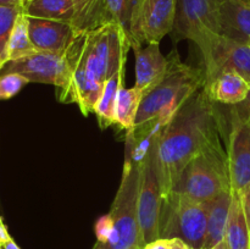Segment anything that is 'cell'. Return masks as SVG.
I'll return each mask as SVG.
<instances>
[{
	"label": "cell",
	"mask_w": 250,
	"mask_h": 249,
	"mask_svg": "<svg viewBox=\"0 0 250 249\" xmlns=\"http://www.w3.org/2000/svg\"><path fill=\"white\" fill-rule=\"evenodd\" d=\"M143 249H170V239L158 238L150 243L146 244Z\"/></svg>",
	"instance_id": "obj_31"
},
{
	"label": "cell",
	"mask_w": 250,
	"mask_h": 249,
	"mask_svg": "<svg viewBox=\"0 0 250 249\" xmlns=\"http://www.w3.org/2000/svg\"><path fill=\"white\" fill-rule=\"evenodd\" d=\"M0 5H22L21 0H0Z\"/></svg>",
	"instance_id": "obj_35"
},
{
	"label": "cell",
	"mask_w": 250,
	"mask_h": 249,
	"mask_svg": "<svg viewBox=\"0 0 250 249\" xmlns=\"http://www.w3.org/2000/svg\"><path fill=\"white\" fill-rule=\"evenodd\" d=\"M216 104L205 88H200L156 132L155 165L163 198L172 192L188 163L222 136Z\"/></svg>",
	"instance_id": "obj_1"
},
{
	"label": "cell",
	"mask_w": 250,
	"mask_h": 249,
	"mask_svg": "<svg viewBox=\"0 0 250 249\" xmlns=\"http://www.w3.org/2000/svg\"><path fill=\"white\" fill-rule=\"evenodd\" d=\"M204 88L215 103L233 106L246 100L250 83L234 71H220L205 77Z\"/></svg>",
	"instance_id": "obj_16"
},
{
	"label": "cell",
	"mask_w": 250,
	"mask_h": 249,
	"mask_svg": "<svg viewBox=\"0 0 250 249\" xmlns=\"http://www.w3.org/2000/svg\"><path fill=\"white\" fill-rule=\"evenodd\" d=\"M131 42L116 23H106L85 32L83 58L88 71L105 83L122 67H126Z\"/></svg>",
	"instance_id": "obj_6"
},
{
	"label": "cell",
	"mask_w": 250,
	"mask_h": 249,
	"mask_svg": "<svg viewBox=\"0 0 250 249\" xmlns=\"http://www.w3.org/2000/svg\"><path fill=\"white\" fill-rule=\"evenodd\" d=\"M167 60V70L164 78L142 99L134 129L166 126L178 109L204 87V68L182 62L176 51Z\"/></svg>",
	"instance_id": "obj_2"
},
{
	"label": "cell",
	"mask_w": 250,
	"mask_h": 249,
	"mask_svg": "<svg viewBox=\"0 0 250 249\" xmlns=\"http://www.w3.org/2000/svg\"><path fill=\"white\" fill-rule=\"evenodd\" d=\"M209 202H197L172 190L163 198L159 232L160 238H180L190 249H204Z\"/></svg>",
	"instance_id": "obj_5"
},
{
	"label": "cell",
	"mask_w": 250,
	"mask_h": 249,
	"mask_svg": "<svg viewBox=\"0 0 250 249\" xmlns=\"http://www.w3.org/2000/svg\"><path fill=\"white\" fill-rule=\"evenodd\" d=\"M125 68L126 67H122L121 70L117 71L105 82L102 97L95 106L94 114L97 115L98 122L102 128H107L112 124H116L115 109H116L120 89L125 87Z\"/></svg>",
	"instance_id": "obj_21"
},
{
	"label": "cell",
	"mask_w": 250,
	"mask_h": 249,
	"mask_svg": "<svg viewBox=\"0 0 250 249\" xmlns=\"http://www.w3.org/2000/svg\"><path fill=\"white\" fill-rule=\"evenodd\" d=\"M234 106L237 107V110L241 112L242 116H243L250 124V89H249L248 95H247L246 100H244L243 103H241V104L234 105Z\"/></svg>",
	"instance_id": "obj_30"
},
{
	"label": "cell",
	"mask_w": 250,
	"mask_h": 249,
	"mask_svg": "<svg viewBox=\"0 0 250 249\" xmlns=\"http://www.w3.org/2000/svg\"><path fill=\"white\" fill-rule=\"evenodd\" d=\"M177 0H141L133 29L131 48L143 43H160L175 24Z\"/></svg>",
	"instance_id": "obj_11"
},
{
	"label": "cell",
	"mask_w": 250,
	"mask_h": 249,
	"mask_svg": "<svg viewBox=\"0 0 250 249\" xmlns=\"http://www.w3.org/2000/svg\"><path fill=\"white\" fill-rule=\"evenodd\" d=\"M76 17L73 27L77 32L98 28L107 22L104 0H75Z\"/></svg>",
	"instance_id": "obj_23"
},
{
	"label": "cell",
	"mask_w": 250,
	"mask_h": 249,
	"mask_svg": "<svg viewBox=\"0 0 250 249\" xmlns=\"http://www.w3.org/2000/svg\"><path fill=\"white\" fill-rule=\"evenodd\" d=\"M141 158L136 154V144L131 133L127 134L126 155L121 182L109 214L114 221L111 236L106 242H95L92 249H143L141 239L137 200H138Z\"/></svg>",
	"instance_id": "obj_3"
},
{
	"label": "cell",
	"mask_w": 250,
	"mask_h": 249,
	"mask_svg": "<svg viewBox=\"0 0 250 249\" xmlns=\"http://www.w3.org/2000/svg\"><path fill=\"white\" fill-rule=\"evenodd\" d=\"M136 56V83L134 87L146 94L153 89L165 76L168 60L160 50L159 43H146L134 46Z\"/></svg>",
	"instance_id": "obj_15"
},
{
	"label": "cell",
	"mask_w": 250,
	"mask_h": 249,
	"mask_svg": "<svg viewBox=\"0 0 250 249\" xmlns=\"http://www.w3.org/2000/svg\"><path fill=\"white\" fill-rule=\"evenodd\" d=\"M85 32H78L77 37L66 51L71 67V82L67 102L77 104L84 116L94 112L95 106L102 97L105 83H100L92 76L85 66L83 58Z\"/></svg>",
	"instance_id": "obj_10"
},
{
	"label": "cell",
	"mask_w": 250,
	"mask_h": 249,
	"mask_svg": "<svg viewBox=\"0 0 250 249\" xmlns=\"http://www.w3.org/2000/svg\"><path fill=\"white\" fill-rule=\"evenodd\" d=\"M29 81L20 73H4L0 75V100L11 99Z\"/></svg>",
	"instance_id": "obj_27"
},
{
	"label": "cell",
	"mask_w": 250,
	"mask_h": 249,
	"mask_svg": "<svg viewBox=\"0 0 250 249\" xmlns=\"http://www.w3.org/2000/svg\"><path fill=\"white\" fill-rule=\"evenodd\" d=\"M143 97L144 93L134 85L132 88L122 87L120 89L115 109V119L120 128L127 132L133 131Z\"/></svg>",
	"instance_id": "obj_22"
},
{
	"label": "cell",
	"mask_w": 250,
	"mask_h": 249,
	"mask_svg": "<svg viewBox=\"0 0 250 249\" xmlns=\"http://www.w3.org/2000/svg\"><path fill=\"white\" fill-rule=\"evenodd\" d=\"M5 63H6V62H5V60H4V59H2V56L0 55V71H1V68L4 67Z\"/></svg>",
	"instance_id": "obj_37"
},
{
	"label": "cell",
	"mask_w": 250,
	"mask_h": 249,
	"mask_svg": "<svg viewBox=\"0 0 250 249\" xmlns=\"http://www.w3.org/2000/svg\"><path fill=\"white\" fill-rule=\"evenodd\" d=\"M227 159L232 192L239 193L250 185V124L234 105L231 109Z\"/></svg>",
	"instance_id": "obj_12"
},
{
	"label": "cell",
	"mask_w": 250,
	"mask_h": 249,
	"mask_svg": "<svg viewBox=\"0 0 250 249\" xmlns=\"http://www.w3.org/2000/svg\"><path fill=\"white\" fill-rule=\"evenodd\" d=\"M238 194L239 197H241L244 214H246V219H247V222H248V226L250 229V185L247 186L246 188H243Z\"/></svg>",
	"instance_id": "obj_29"
},
{
	"label": "cell",
	"mask_w": 250,
	"mask_h": 249,
	"mask_svg": "<svg viewBox=\"0 0 250 249\" xmlns=\"http://www.w3.org/2000/svg\"><path fill=\"white\" fill-rule=\"evenodd\" d=\"M112 228H114V221H112V217L110 214L103 215L102 217L97 220L94 226V232L95 237H97V242L99 243H104L109 239V237L111 236Z\"/></svg>",
	"instance_id": "obj_28"
},
{
	"label": "cell",
	"mask_w": 250,
	"mask_h": 249,
	"mask_svg": "<svg viewBox=\"0 0 250 249\" xmlns=\"http://www.w3.org/2000/svg\"><path fill=\"white\" fill-rule=\"evenodd\" d=\"M27 21L29 38L37 51L65 54L78 34L68 22L29 16H27Z\"/></svg>",
	"instance_id": "obj_14"
},
{
	"label": "cell",
	"mask_w": 250,
	"mask_h": 249,
	"mask_svg": "<svg viewBox=\"0 0 250 249\" xmlns=\"http://www.w3.org/2000/svg\"><path fill=\"white\" fill-rule=\"evenodd\" d=\"M232 198H233V193L232 190H229L210 200L204 249L212 248L217 243L225 241Z\"/></svg>",
	"instance_id": "obj_18"
},
{
	"label": "cell",
	"mask_w": 250,
	"mask_h": 249,
	"mask_svg": "<svg viewBox=\"0 0 250 249\" xmlns=\"http://www.w3.org/2000/svg\"><path fill=\"white\" fill-rule=\"evenodd\" d=\"M243 1H246V2H248V4H249V0H243Z\"/></svg>",
	"instance_id": "obj_39"
},
{
	"label": "cell",
	"mask_w": 250,
	"mask_h": 249,
	"mask_svg": "<svg viewBox=\"0 0 250 249\" xmlns=\"http://www.w3.org/2000/svg\"><path fill=\"white\" fill-rule=\"evenodd\" d=\"M173 190L197 202H209L232 190L227 150L222 145L221 137L188 163Z\"/></svg>",
	"instance_id": "obj_4"
},
{
	"label": "cell",
	"mask_w": 250,
	"mask_h": 249,
	"mask_svg": "<svg viewBox=\"0 0 250 249\" xmlns=\"http://www.w3.org/2000/svg\"><path fill=\"white\" fill-rule=\"evenodd\" d=\"M23 12L29 17L68 22L73 26L76 4L75 0H27Z\"/></svg>",
	"instance_id": "obj_20"
},
{
	"label": "cell",
	"mask_w": 250,
	"mask_h": 249,
	"mask_svg": "<svg viewBox=\"0 0 250 249\" xmlns=\"http://www.w3.org/2000/svg\"><path fill=\"white\" fill-rule=\"evenodd\" d=\"M36 51V48L29 38L27 16L24 15V12H22L17 17L16 23H15L11 36H10L9 45H7V61L19 60V59L31 55Z\"/></svg>",
	"instance_id": "obj_25"
},
{
	"label": "cell",
	"mask_w": 250,
	"mask_h": 249,
	"mask_svg": "<svg viewBox=\"0 0 250 249\" xmlns=\"http://www.w3.org/2000/svg\"><path fill=\"white\" fill-rule=\"evenodd\" d=\"M249 46H250V44H249Z\"/></svg>",
	"instance_id": "obj_41"
},
{
	"label": "cell",
	"mask_w": 250,
	"mask_h": 249,
	"mask_svg": "<svg viewBox=\"0 0 250 249\" xmlns=\"http://www.w3.org/2000/svg\"><path fill=\"white\" fill-rule=\"evenodd\" d=\"M176 39H189L198 45L202 55L221 34L219 0H177L175 24Z\"/></svg>",
	"instance_id": "obj_8"
},
{
	"label": "cell",
	"mask_w": 250,
	"mask_h": 249,
	"mask_svg": "<svg viewBox=\"0 0 250 249\" xmlns=\"http://www.w3.org/2000/svg\"><path fill=\"white\" fill-rule=\"evenodd\" d=\"M205 77L220 71H234L250 83V46L220 34L203 54Z\"/></svg>",
	"instance_id": "obj_13"
},
{
	"label": "cell",
	"mask_w": 250,
	"mask_h": 249,
	"mask_svg": "<svg viewBox=\"0 0 250 249\" xmlns=\"http://www.w3.org/2000/svg\"><path fill=\"white\" fill-rule=\"evenodd\" d=\"M20 73L29 82L51 84L56 88L59 102L66 103L71 82V67L65 54L36 51L19 60L7 61L0 71L4 73Z\"/></svg>",
	"instance_id": "obj_9"
},
{
	"label": "cell",
	"mask_w": 250,
	"mask_h": 249,
	"mask_svg": "<svg viewBox=\"0 0 250 249\" xmlns=\"http://www.w3.org/2000/svg\"><path fill=\"white\" fill-rule=\"evenodd\" d=\"M221 36L250 44V5L243 0H219Z\"/></svg>",
	"instance_id": "obj_17"
},
{
	"label": "cell",
	"mask_w": 250,
	"mask_h": 249,
	"mask_svg": "<svg viewBox=\"0 0 250 249\" xmlns=\"http://www.w3.org/2000/svg\"><path fill=\"white\" fill-rule=\"evenodd\" d=\"M2 248H4V249H21L19 246H17L16 242H15L12 238L10 239L9 242H6V243L2 246Z\"/></svg>",
	"instance_id": "obj_34"
},
{
	"label": "cell",
	"mask_w": 250,
	"mask_h": 249,
	"mask_svg": "<svg viewBox=\"0 0 250 249\" xmlns=\"http://www.w3.org/2000/svg\"><path fill=\"white\" fill-rule=\"evenodd\" d=\"M170 249H190L186 242L180 238H171L170 239Z\"/></svg>",
	"instance_id": "obj_33"
},
{
	"label": "cell",
	"mask_w": 250,
	"mask_h": 249,
	"mask_svg": "<svg viewBox=\"0 0 250 249\" xmlns=\"http://www.w3.org/2000/svg\"><path fill=\"white\" fill-rule=\"evenodd\" d=\"M158 128L160 127L149 132L144 154L141 158L137 216L143 246L160 238L159 225L163 193L155 165V136Z\"/></svg>",
	"instance_id": "obj_7"
},
{
	"label": "cell",
	"mask_w": 250,
	"mask_h": 249,
	"mask_svg": "<svg viewBox=\"0 0 250 249\" xmlns=\"http://www.w3.org/2000/svg\"><path fill=\"white\" fill-rule=\"evenodd\" d=\"M24 4H26V2H24Z\"/></svg>",
	"instance_id": "obj_42"
},
{
	"label": "cell",
	"mask_w": 250,
	"mask_h": 249,
	"mask_svg": "<svg viewBox=\"0 0 250 249\" xmlns=\"http://www.w3.org/2000/svg\"><path fill=\"white\" fill-rule=\"evenodd\" d=\"M141 0H104L107 22L116 23L125 31L132 44V29Z\"/></svg>",
	"instance_id": "obj_24"
},
{
	"label": "cell",
	"mask_w": 250,
	"mask_h": 249,
	"mask_svg": "<svg viewBox=\"0 0 250 249\" xmlns=\"http://www.w3.org/2000/svg\"><path fill=\"white\" fill-rule=\"evenodd\" d=\"M23 12L22 5H0V55L7 62V45L16 20Z\"/></svg>",
	"instance_id": "obj_26"
},
{
	"label": "cell",
	"mask_w": 250,
	"mask_h": 249,
	"mask_svg": "<svg viewBox=\"0 0 250 249\" xmlns=\"http://www.w3.org/2000/svg\"><path fill=\"white\" fill-rule=\"evenodd\" d=\"M0 249H4V248H2V246H1V244H0Z\"/></svg>",
	"instance_id": "obj_40"
},
{
	"label": "cell",
	"mask_w": 250,
	"mask_h": 249,
	"mask_svg": "<svg viewBox=\"0 0 250 249\" xmlns=\"http://www.w3.org/2000/svg\"><path fill=\"white\" fill-rule=\"evenodd\" d=\"M210 249H227L226 242H225V241L220 242V243H217L216 246H214L212 248H210Z\"/></svg>",
	"instance_id": "obj_36"
},
{
	"label": "cell",
	"mask_w": 250,
	"mask_h": 249,
	"mask_svg": "<svg viewBox=\"0 0 250 249\" xmlns=\"http://www.w3.org/2000/svg\"><path fill=\"white\" fill-rule=\"evenodd\" d=\"M233 193L229 221H227L226 242L227 249H250V229L244 214L243 205L238 193Z\"/></svg>",
	"instance_id": "obj_19"
},
{
	"label": "cell",
	"mask_w": 250,
	"mask_h": 249,
	"mask_svg": "<svg viewBox=\"0 0 250 249\" xmlns=\"http://www.w3.org/2000/svg\"><path fill=\"white\" fill-rule=\"evenodd\" d=\"M27 1V0H21V4H22V6H23V5H24V2H26Z\"/></svg>",
	"instance_id": "obj_38"
},
{
	"label": "cell",
	"mask_w": 250,
	"mask_h": 249,
	"mask_svg": "<svg viewBox=\"0 0 250 249\" xmlns=\"http://www.w3.org/2000/svg\"><path fill=\"white\" fill-rule=\"evenodd\" d=\"M10 239H11V237H10L6 226L4 225L1 216H0V244L4 246V244L6 243V242H9Z\"/></svg>",
	"instance_id": "obj_32"
}]
</instances>
